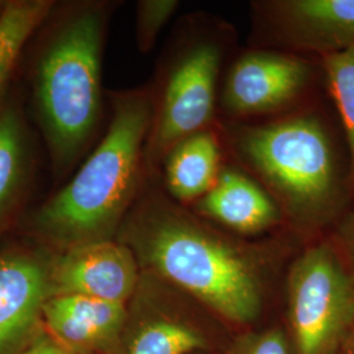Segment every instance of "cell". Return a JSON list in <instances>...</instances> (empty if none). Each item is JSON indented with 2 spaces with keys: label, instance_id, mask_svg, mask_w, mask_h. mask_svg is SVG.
<instances>
[{
  "label": "cell",
  "instance_id": "obj_3",
  "mask_svg": "<svg viewBox=\"0 0 354 354\" xmlns=\"http://www.w3.org/2000/svg\"><path fill=\"white\" fill-rule=\"evenodd\" d=\"M238 147L282 214L306 232L332 230L351 203L349 165H344L327 124L315 114L243 129Z\"/></svg>",
  "mask_w": 354,
  "mask_h": 354
},
{
  "label": "cell",
  "instance_id": "obj_13",
  "mask_svg": "<svg viewBox=\"0 0 354 354\" xmlns=\"http://www.w3.org/2000/svg\"><path fill=\"white\" fill-rule=\"evenodd\" d=\"M165 185L178 203H197L221 175V149L214 133L203 130L181 140L165 159Z\"/></svg>",
  "mask_w": 354,
  "mask_h": 354
},
{
  "label": "cell",
  "instance_id": "obj_7",
  "mask_svg": "<svg viewBox=\"0 0 354 354\" xmlns=\"http://www.w3.org/2000/svg\"><path fill=\"white\" fill-rule=\"evenodd\" d=\"M49 297L77 294L125 304L140 285L136 254L121 241H102L66 248L48 263Z\"/></svg>",
  "mask_w": 354,
  "mask_h": 354
},
{
  "label": "cell",
  "instance_id": "obj_1",
  "mask_svg": "<svg viewBox=\"0 0 354 354\" xmlns=\"http://www.w3.org/2000/svg\"><path fill=\"white\" fill-rule=\"evenodd\" d=\"M120 241L143 273L203 304L228 322L256 320L264 301L260 257L203 222L180 205L151 197L121 226Z\"/></svg>",
  "mask_w": 354,
  "mask_h": 354
},
{
  "label": "cell",
  "instance_id": "obj_19",
  "mask_svg": "<svg viewBox=\"0 0 354 354\" xmlns=\"http://www.w3.org/2000/svg\"><path fill=\"white\" fill-rule=\"evenodd\" d=\"M230 354H294L289 337L279 328L247 333L232 345Z\"/></svg>",
  "mask_w": 354,
  "mask_h": 354
},
{
  "label": "cell",
  "instance_id": "obj_12",
  "mask_svg": "<svg viewBox=\"0 0 354 354\" xmlns=\"http://www.w3.org/2000/svg\"><path fill=\"white\" fill-rule=\"evenodd\" d=\"M198 214L239 234H259L279 223L282 212L252 178L223 169L213 188L196 203Z\"/></svg>",
  "mask_w": 354,
  "mask_h": 354
},
{
  "label": "cell",
  "instance_id": "obj_8",
  "mask_svg": "<svg viewBox=\"0 0 354 354\" xmlns=\"http://www.w3.org/2000/svg\"><path fill=\"white\" fill-rule=\"evenodd\" d=\"M274 37L319 58L354 49V0H276L260 4Z\"/></svg>",
  "mask_w": 354,
  "mask_h": 354
},
{
  "label": "cell",
  "instance_id": "obj_18",
  "mask_svg": "<svg viewBox=\"0 0 354 354\" xmlns=\"http://www.w3.org/2000/svg\"><path fill=\"white\" fill-rule=\"evenodd\" d=\"M178 8L175 0H143L137 6V37L140 50H151L152 45L167 21Z\"/></svg>",
  "mask_w": 354,
  "mask_h": 354
},
{
  "label": "cell",
  "instance_id": "obj_20",
  "mask_svg": "<svg viewBox=\"0 0 354 354\" xmlns=\"http://www.w3.org/2000/svg\"><path fill=\"white\" fill-rule=\"evenodd\" d=\"M328 238L354 279V192L351 203L330 230Z\"/></svg>",
  "mask_w": 354,
  "mask_h": 354
},
{
  "label": "cell",
  "instance_id": "obj_22",
  "mask_svg": "<svg viewBox=\"0 0 354 354\" xmlns=\"http://www.w3.org/2000/svg\"><path fill=\"white\" fill-rule=\"evenodd\" d=\"M337 354H354V327Z\"/></svg>",
  "mask_w": 354,
  "mask_h": 354
},
{
  "label": "cell",
  "instance_id": "obj_4",
  "mask_svg": "<svg viewBox=\"0 0 354 354\" xmlns=\"http://www.w3.org/2000/svg\"><path fill=\"white\" fill-rule=\"evenodd\" d=\"M102 46V17L87 11L70 19L41 57L38 108L58 165L75 159L97 124Z\"/></svg>",
  "mask_w": 354,
  "mask_h": 354
},
{
  "label": "cell",
  "instance_id": "obj_5",
  "mask_svg": "<svg viewBox=\"0 0 354 354\" xmlns=\"http://www.w3.org/2000/svg\"><path fill=\"white\" fill-rule=\"evenodd\" d=\"M294 354H337L354 327V279L328 236L306 248L288 276Z\"/></svg>",
  "mask_w": 354,
  "mask_h": 354
},
{
  "label": "cell",
  "instance_id": "obj_6",
  "mask_svg": "<svg viewBox=\"0 0 354 354\" xmlns=\"http://www.w3.org/2000/svg\"><path fill=\"white\" fill-rule=\"evenodd\" d=\"M222 48L212 39L192 44L174 64L147 140L151 162L165 159L181 140L197 134L214 113Z\"/></svg>",
  "mask_w": 354,
  "mask_h": 354
},
{
  "label": "cell",
  "instance_id": "obj_15",
  "mask_svg": "<svg viewBox=\"0 0 354 354\" xmlns=\"http://www.w3.org/2000/svg\"><path fill=\"white\" fill-rule=\"evenodd\" d=\"M50 1L17 0L0 11V102L26 41L44 21Z\"/></svg>",
  "mask_w": 354,
  "mask_h": 354
},
{
  "label": "cell",
  "instance_id": "obj_2",
  "mask_svg": "<svg viewBox=\"0 0 354 354\" xmlns=\"http://www.w3.org/2000/svg\"><path fill=\"white\" fill-rule=\"evenodd\" d=\"M153 112L145 92L115 96L108 131L73 180L35 215V226L66 248L113 241L140 183Z\"/></svg>",
  "mask_w": 354,
  "mask_h": 354
},
{
  "label": "cell",
  "instance_id": "obj_9",
  "mask_svg": "<svg viewBox=\"0 0 354 354\" xmlns=\"http://www.w3.org/2000/svg\"><path fill=\"white\" fill-rule=\"evenodd\" d=\"M313 77V66L283 53H250L234 64L225 87V105L232 114L274 111L298 97Z\"/></svg>",
  "mask_w": 354,
  "mask_h": 354
},
{
  "label": "cell",
  "instance_id": "obj_21",
  "mask_svg": "<svg viewBox=\"0 0 354 354\" xmlns=\"http://www.w3.org/2000/svg\"><path fill=\"white\" fill-rule=\"evenodd\" d=\"M21 354H74L48 336L37 337Z\"/></svg>",
  "mask_w": 354,
  "mask_h": 354
},
{
  "label": "cell",
  "instance_id": "obj_17",
  "mask_svg": "<svg viewBox=\"0 0 354 354\" xmlns=\"http://www.w3.org/2000/svg\"><path fill=\"white\" fill-rule=\"evenodd\" d=\"M322 67L342 120L354 188V49L322 58Z\"/></svg>",
  "mask_w": 354,
  "mask_h": 354
},
{
  "label": "cell",
  "instance_id": "obj_16",
  "mask_svg": "<svg viewBox=\"0 0 354 354\" xmlns=\"http://www.w3.org/2000/svg\"><path fill=\"white\" fill-rule=\"evenodd\" d=\"M26 147L20 117L13 109L0 113V218L13 203L24 175Z\"/></svg>",
  "mask_w": 354,
  "mask_h": 354
},
{
  "label": "cell",
  "instance_id": "obj_11",
  "mask_svg": "<svg viewBox=\"0 0 354 354\" xmlns=\"http://www.w3.org/2000/svg\"><path fill=\"white\" fill-rule=\"evenodd\" d=\"M48 298V263L26 253L0 256V354L26 339Z\"/></svg>",
  "mask_w": 354,
  "mask_h": 354
},
{
  "label": "cell",
  "instance_id": "obj_14",
  "mask_svg": "<svg viewBox=\"0 0 354 354\" xmlns=\"http://www.w3.org/2000/svg\"><path fill=\"white\" fill-rule=\"evenodd\" d=\"M140 319L127 339L124 354H193L209 346L207 336L189 314L156 308Z\"/></svg>",
  "mask_w": 354,
  "mask_h": 354
},
{
  "label": "cell",
  "instance_id": "obj_10",
  "mask_svg": "<svg viewBox=\"0 0 354 354\" xmlns=\"http://www.w3.org/2000/svg\"><path fill=\"white\" fill-rule=\"evenodd\" d=\"M41 317L51 337L74 354L106 351L120 340L129 313L127 304L86 295H51Z\"/></svg>",
  "mask_w": 354,
  "mask_h": 354
}]
</instances>
